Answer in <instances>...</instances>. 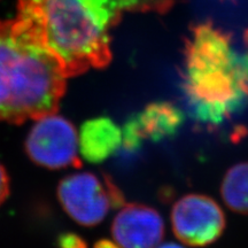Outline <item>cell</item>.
Returning <instances> with one entry per match:
<instances>
[{
  "label": "cell",
  "instance_id": "obj_1",
  "mask_svg": "<svg viewBox=\"0 0 248 248\" xmlns=\"http://www.w3.org/2000/svg\"><path fill=\"white\" fill-rule=\"evenodd\" d=\"M124 0H17L16 16L60 62L68 78L110 63V29Z\"/></svg>",
  "mask_w": 248,
  "mask_h": 248
},
{
  "label": "cell",
  "instance_id": "obj_2",
  "mask_svg": "<svg viewBox=\"0 0 248 248\" xmlns=\"http://www.w3.org/2000/svg\"><path fill=\"white\" fill-rule=\"evenodd\" d=\"M238 52L229 33L200 23L186 40L183 86L188 113L218 126L248 107V44Z\"/></svg>",
  "mask_w": 248,
  "mask_h": 248
},
{
  "label": "cell",
  "instance_id": "obj_3",
  "mask_svg": "<svg viewBox=\"0 0 248 248\" xmlns=\"http://www.w3.org/2000/svg\"><path fill=\"white\" fill-rule=\"evenodd\" d=\"M67 80L60 62L17 17L0 20V122L57 113Z\"/></svg>",
  "mask_w": 248,
  "mask_h": 248
},
{
  "label": "cell",
  "instance_id": "obj_4",
  "mask_svg": "<svg viewBox=\"0 0 248 248\" xmlns=\"http://www.w3.org/2000/svg\"><path fill=\"white\" fill-rule=\"evenodd\" d=\"M59 202L68 216L79 225L94 226L113 208H121L124 197L108 176L83 171L70 173L58 185Z\"/></svg>",
  "mask_w": 248,
  "mask_h": 248
},
{
  "label": "cell",
  "instance_id": "obj_5",
  "mask_svg": "<svg viewBox=\"0 0 248 248\" xmlns=\"http://www.w3.org/2000/svg\"><path fill=\"white\" fill-rule=\"evenodd\" d=\"M27 155L37 166L59 170L82 166L78 131L73 123L57 113L35 120L24 142Z\"/></svg>",
  "mask_w": 248,
  "mask_h": 248
},
{
  "label": "cell",
  "instance_id": "obj_6",
  "mask_svg": "<svg viewBox=\"0 0 248 248\" xmlns=\"http://www.w3.org/2000/svg\"><path fill=\"white\" fill-rule=\"evenodd\" d=\"M170 221L173 234L191 247L215 243L225 229V215L219 204L208 195L191 193L173 204Z\"/></svg>",
  "mask_w": 248,
  "mask_h": 248
},
{
  "label": "cell",
  "instance_id": "obj_7",
  "mask_svg": "<svg viewBox=\"0 0 248 248\" xmlns=\"http://www.w3.org/2000/svg\"><path fill=\"white\" fill-rule=\"evenodd\" d=\"M184 123V113L169 101L148 104L144 110L130 117L122 129V145L136 151L145 140L159 142L175 137Z\"/></svg>",
  "mask_w": 248,
  "mask_h": 248
},
{
  "label": "cell",
  "instance_id": "obj_8",
  "mask_svg": "<svg viewBox=\"0 0 248 248\" xmlns=\"http://www.w3.org/2000/svg\"><path fill=\"white\" fill-rule=\"evenodd\" d=\"M110 231L120 248H156L164 237V222L150 206L124 203L114 217Z\"/></svg>",
  "mask_w": 248,
  "mask_h": 248
},
{
  "label": "cell",
  "instance_id": "obj_9",
  "mask_svg": "<svg viewBox=\"0 0 248 248\" xmlns=\"http://www.w3.org/2000/svg\"><path fill=\"white\" fill-rule=\"evenodd\" d=\"M122 145V129L113 120L99 116L85 121L78 131L79 155L91 163H101Z\"/></svg>",
  "mask_w": 248,
  "mask_h": 248
},
{
  "label": "cell",
  "instance_id": "obj_10",
  "mask_svg": "<svg viewBox=\"0 0 248 248\" xmlns=\"http://www.w3.org/2000/svg\"><path fill=\"white\" fill-rule=\"evenodd\" d=\"M221 194L232 212L248 215V162L234 164L226 171Z\"/></svg>",
  "mask_w": 248,
  "mask_h": 248
},
{
  "label": "cell",
  "instance_id": "obj_11",
  "mask_svg": "<svg viewBox=\"0 0 248 248\" xmlns=\"http://www.w3.org/2000/svg\"><path fill=\"white\" fill-rule=\"evenodd\" d=\"M59 248H88V244L76 233H64L58 240Z\"/></svg>",
  "mask_w": 248,
  "mask_h": 248
},
{
  "label": "cell",
  "instance_id": "obj_12",
  "mask_svg": "<svg viewBox=\"0 0 248 248\" xmlns=\"http://www.w3.org/2000/svg\"><path fill=\"white\" fill-rule=\"evenodd\" d=\"M9 191H11V185H9L8 173L6 171L5 167L0 163V206L8 198Z\"/></svg>",
  "mask_w": 248,
  "mask_h": 248
},
{
  "label": "cell",
  "instance_id": "obj_13",
  "mask_svg": "<svg viewBox=\"0 0 248 248\" xmlns=\"http://www.w3.org/2000/svg\"><path fill=\"white\" fill-rule=\"evenodd\" d=\"M94 248H120V246L114 240L100 239L95 243Z\"/></svg>",
  "mask_w": 248,
  "mask_h": 248
},
{
  "label": "cell",
  "instance_id": "obj_14",
  "mask_svg": "<svg viewBox=\"0 0 248 248\" xmlns=\"http://www.w3.org/2000/svg\"><path fill=\"white\" fill-rule=\"evenodd\" d=\"M129 9H140L144 8L141 0H124Z\"/></svg>",
  "mask_w": 248,
  "mask_h": 248
},
{
  "label": "cell",
  "instance_id": "obj_15",
  "mask_svg": "<svg viewBox=\"0 0 248 248\" xmlns=\"http://www.w3.org/2000/svg\"><path fill=\"white\" fill-rule=\"evenodd\" d=\"M142 5H144V8L147 9L150 8L151 6H153V7L156 8V6L159 4H163L164 0H141Z\"/></svg>",
  "mask_w": 248,
  "mask_h": 248
},
{
  "label": "cell",
  "instance_id": "obj_16",
  "mask_svg": "<svg viewBox=\"0 0 248 248\" xmlns=\"http://www.w3.org/2000/svg\"><path fill=\"white\" fill-rule=\"evenodd\" d=\"M156 248H185V247L176 243H166V244H160Z\"/></svg>",
  "mask_w": 248,
  "mask_h": 248
}]
</instances>
